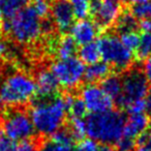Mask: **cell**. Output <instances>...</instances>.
Here are the masks:
<instances>
[{"instance_id":"obj_1","label":"cell","mask_w":151,"mask_h":151,"mask_svg":"<svg viewBox=\"0 0 151 151\" xmlns=\"http://www.w3.org/2000/svg\"><path fill=\"white\" fill-rule=\"evenodd\" d=\"M35 132L42 136H52L65 122L67 107L65 96L38 97L30 111Z\"/></svg>"},{"instance_id":"obj_2","label":"cell","mask_w":151,"mask_h":151,"mask_svg":"<svg viewBox=\"0 0 151 151\" xmlns=\"http://www.w3.org/2000/svg\"><path fill=\"white\" fill-rule=\"evenodd\" d=\"M85 120L87 136L101 144H116L123 134L125 116L120 111L90 114Z\"/></svg>"},{"instance_id":"obj_3","label":"cell","mask_w":151,"mask_h":151,"mask_svg":"<svg viewBox=\"0 0 151 151\" xmlns=\"http://www.w3.org/2000/svg\"><path fill=\"white\" fill-rule=\"evenodd\" d=\"M36 94L34 79L21 71L9 73L0 82V107L16 109L26 105Z\"/></svg>"},{"instance_id":"obj_4","label":"cell","mask_w":151,"mask_h":151,"mask_svg":"<svg viewBox=\"0 0 151 151\" xmlns=\"http://www.w3.org/2000/svg\"><path fill=\"white\" fill-rule=\"evenodd\" d=\"M42 20L32 5H27L2 25L3 29L21 45L36 42L42 33Z\"/></svg>"},{"instance_id":"obj_5","label":"cell","mask_w":151,"mask_h":151,"mask_svg":"<svg viewBox=\"0 0 151 151\" xmlns=\"http://www.w3.org/2000/svg\"><path fill=\"white\" fill-rule=\"evenodd\" d=\"M97 44L101 50V58L110 66L118 71L128 70L132 67L134 60V52L126 49L116 34H105Z\"/></svg>"},{"instance_id":"obj_6","label":"cell","mask_w":151,"mask_h":151,"mask_svg":"<svg viewBox=\"0 0 151 151\" xmlns=\"http://www.w3.org/2000/svg\"><path fill=\"white\" fill-rule=\"evenodd\" d=\"M51 71L55 76L59 86L73 89L78 87L84 79L85 65L80 58L73 56L55 61L51 65Z\"/></svg>"},{"instance_id":"obj_7","label":"cell","mask_w":151,"mask_h":151,"mask_svg":"<svg viewBox=\"0 0 151 151\" xmlns=\"http://www.w3.org/2000/svg\"><path fill=\"white\" fill-rule=\"evenodd\" d=\"M149 89V82L145 78L143 71L139 69H130L123 76L122 92L116 99V103L119 107L126 109V107L132 101L146 99Z\"/></svg>"},{"instance_id":"obj_8","label":"cell","mask_w":151,"mask_h":151,"mask_svg":"<svg viewBox=\"0 0 151 151\" xmlns=\"http://www.w3.org/2000/svg\"><path fill=\"white\" fill-rule=\"evenodd\" d=\"M4 136L15 141L30 140L35 134V128L30 115L20 109H11L3 119Z\"/></svg>"},{"instance_id":"obj_9","label":"cell","mask_w":151,"mask_h":151,"mask_svg":"<svg viewBox=\"0 0 151 151\" xmlns=\"http://www.w3.org/2000/svg\"><path fill=\"white\" fill-rule=\"evenodd\" d=\"M81 99L87 111L91 114L112 110L114 105V101L103 90V88L93 83H89L83 87L81 90Z\"/></svg>"},{"instance_id":"obj_10","label":"cell","mask_w":151,"mask_h":151,"mask_svg":"<svg viewBox=\"0 0 151 151\" xmlns=\"http://www.w3.org/2000/svg\"><path fill=\"white\" fill-rule=\"evenodd\" d=\"M122 13V4L115 0H92L91 14L99 28H110L116 24Z\"/></svg>"},{"instance_id":"obj_11","label":"cell","mask_w":151,"mask_h":151,"mask_svg":"<svg viewBox=\"0 0 151 151\" xmlns=\"http://www.w3.org/2000/svg\"><path fill=\"white\" fill-rule=\"evenodd\" d=\"M51 20L54 26L61 32H66L71 28L75 21L69 0H54L50 9Z\"/></svg>"},{"instance_id":"obj_12","label":"cell","mask_w":151,"mask_h":151,"mask_svg":"<svg viewBox=\"0 0 151 151\" xmlns=\"http://www.w3.org/2000/svg\"><path fill=\"white\" fill-rule=\"evenodd\" d=\"M69 30H70V36L76 42V44L83 46L94 42L99 35V27L95 24V22L83 19L79 20L77 23H73Z\"/></svg>"},{"instance_id":"obj_13","label":"cell","mask_w":151,"mask_h":151,"mask_svg":"<svg viewBox=\"0 0 151 151\" xmlns=\"http://www.w3.org/2000/svg\"><path fill=\"white\" fill-rule=\"evenodd\" d=\"M36 94L38 97H52L57 95L59 84L51 69H42L36 76Z\"/></svg>"},{"instance_id":"obj_14","label":"cell","mask_w":151,"mask_h":151,"mask_svg":"<svg viewBox=\"0 0 151 151\" xmlns=\"http://www.w3.org/2000/svg\"><path fill=\"white\" fill-rule=\"evenodd\" d=\"M149 117L145 113L129 114L128 118L125 120L122 136L138 140L141 136L145 134L148 129Z\"/></svg>"},{"instance_id":"obj_15","label":"cell","mask_w":151,"mask_h":151,"mask_svg":"<svg viewBox=\"0 0 151 151\" xmlns=\"http://www.w3.org/2000/svg\"><path fill=\"white\" fill-rule=\"evenodd\" d=\"M111 73V66L105 61H97L85 67L84 79L88 83H93L103 81L106 77Z\"/></svg>"},{"instance_id":"obj_16","label":"cell","mask_w":151,"mask_h":151,"mask_svg":"<svg viewBox=\"0 0 151 151\" xmlns=\"http://www.w3.org/2000/svg\"><path fill=\"white\" fill-rule=\"evenodd\" d=\"M101 87L113 101H116L122 92V79L119 76L110 73L101 81Z\"/></svg>"},{"instance_id":"obj_17","label":"cell","mask_w":151,"mask_h":151,"mask_svg":"<svg viewBox=\"0 0 151 151\" xmlns=\"http://www.w3.org/2000/svg\"><path fill=\"white\" fill-rule=\"evenodd\" d=\"M55 53L58 59L73 57L77 53V44L70 35L62 36L55 46Z\"/></svg>"},{"instance_id":"obj_18","label":"cell","mask_w":151,"mask_h":151,"mask_svg":"<svg viewBox=\"0 0 151 151\" xmlns=\"http://www.w3.org/2000/svg\"><path fill=\"white\" fill-rule=\"evenodd\" d=\"M79 58L84 64L86 63L88 65L99 61V59H101V50H99V44L95 42H92L81 46V48L79 49Z\"/></svg>"},{"instance_id":"obj_19","label":"cell","mask_w":151,"mask_h":151,"mask_svg":"<svg viewBox=\"0 0 151 151\" xmlns=\"http://www.w3.org/2000/svg\"><path fill=\"white\" fill-rule=\"evenodd\" d=\"M67 114L70 118H85L87 109L81 97H73L71 95L65 96Z\"/></svg>"},{"instance_id":"obj_20","label":"cell","mask_w":151,"mask_h":151,"mask_svg":"<svg viewBox=\"0 0 151 151\" xmlns=\"http://www.w3.org/2000/svg\"><path fill=\"white\" fill-rule=\"evenodd\" d=\"M29 0H0V9L6 19L13 17L22 9L27 6Z\"/></svg>"},{"instance_id":"obj_21","label":"cell","mask_w":151,"mask_h":151,"mask_svg":"<svg viewBox=\"0 0 151 151\" xmlns=\"http://www.w3.org/2000/svg\"><path fill=\"white\" fill-rule=\"evenodd\" d=\"M75 18L79 20L87 19L91 14L92 0H69Z\"/></svg>"},{"instance_id":"obj_22","label":"cell","mask_w":151,"mask_h":151,"mask_svg":"<svg viewBox=\"0 0 151 151\" xmlns=\"http://www.w3.org/2000/svg\"><path fill=\"white\" fill-rule=\"evenodd\" d=\"M136 56L139 61H144L151 56V32L140 35V42L136 50Z\"/></svg>"},{"instance_id":"obj_23","label":"cell","mask_w":151,"mask_h":151,"mask_svg":"<svg viewBox=\"0 0 151 151\" xmlns=\"http://www.w3.org/2000/svg\"><path fill=\"white\" fill-rule=\"evenodd\" d=\"M68 130L75 140H84L87 136L86 120L85 118H70Z\"/></svg>"},{"instance_id":"obj_24","label":"cell","mask_w":151,"mask_h":151,"mask_svg":"<svg viewBox=\"0 0 151 151\" xmlns=\"http://www.w3.org/2000/svg\"><path fill=\"white\" fill-rule=\"evenodd\" d=\"M116 24H117V28L120 32L136 30V28L138 27V21L132 15L130 12H122Z\"/></svg>"},{"instance_id":"obj_25","label":"cell","mask_w":151,"mask_h":151,"mask_svg":"<svg viewBox=\"0 0 151 151\" xmlns=\"http://www.w3.org/2000/svg\"><path fill=\"white\" fill-rule=\"evenodd\" d=\"M119 40L126 49L134 52V51L137 50V48L139 46V42H140V34L136 30L123 31V32H120Z\"/></svg>"},{"instance_id":"obj_26","label":"cell","mask_w":151,"mask_h":151,"mask_svg":"<svg viewBox=\"0 0 151 151\" xmlns=\"http://www.w3.org/2000/svg\"><path fill=\"white\" fill-rule=\"evenodd\" d=\"M129 12L137 20L151 19V0L138 4H132Z\"/></svg>"},{"instance_id":"obj_27","label":"cell","mask_w":151,"mask_h":151,"mask_svg":"<svg viewBox=\"0 0 151 151\" xmlns=\"http://www.w3.org/2000/svg\"><path fill=\"white\" fill-rule=\"evenodd\" d=\"M73 145L62 144L54 141L53 139L46 141L40 147V151H73Z\"/></svg>"},{"instance_id":"obj_28","label":"cell","mask_w":151,"mask_h":151,"mask_svg":"<svg viewBox=\"0 0 151 151\" xmlns=\"http://www.w3.org/2000/svg\"><path fill=\"white\" fill-rule=\"evenodd\" d=\"M115 145L116 151H134L138 143H137V140H134V139L122 136Z\"/></svg>"},{"instance_id":"obj_29","label":"cell","mask_w":151,"mask_h":151,"mask_svg":"<svg viewBox=\"0 0 151 151\" xmlns=\"http://www.w3.org/2000/svg\"><path fill=\"white\" fill-rule=\"evenodd\" d=\"M32 6H33L34 11L36 12V14L42 19H46L50 15L51 4H49L47 0H35L34 3L32 4Z\"/></svg>"},{"instance_id":"obj_30","label":"cell","mask_w":151,"mask_h":151,"mask_svg":"<svg viewBox=\"0 0 151 151\" xmlns=\"http://www.w3.org/2000/svg\"><path fill=\"white\" fill-rule=\"evenodd\" d=\"M146 110H147V106H146V99H145L132 101V103H130L126 107V111L128 112V114L145 113Z\"/></svg>"},{"instance_id":"obj_31","label":"cell","mask_w":151,"mask_h":151,"mask_svg":"<svg viewBox=\"0 0 151 151\" xmlns=\"http://www.w3.org/2000/svg\"><path fill=\"white\" fill-rule=\"evenodd\" d=\"M0 151H18V146L6 136H0Z\"/></svg>"},{"instance_id":"obj_32","label":"cell","mask_w":151,"mask_h":151,"mask_svg":"<svg viewBox=\"0 0 151 151\" xmlns=\"http://www.w3.org/2000/svg\"><path fill=\"white\" fill-rule=\"evenodd\" d=\"M97 144L95 141L91 139H84L76 147L73 151H96Z\"/></svg>"},{"instance_id":"obj_33","label":"cell","mask_w":151,"mask_h":151,"mask_svg":"<svg viewBox=\"0 0 151 151\" xmlns=\"http://www.w3.org/2000/svg\"><path fill=\"white\" fill-rule=\"evenodd\" d=\"M18 151H40V149L32 140H25L18 146Z\"/></svg>"},{"instance_id":"obj_34","label":"cell","mask_w":151,"mask_h":151,"mask_svg":"<svg viewBox=\"0 0 151 151\" xmlns=\"http://www.w3.org/2000/svg\"><path fill=\"white\" fill-rule=\"evenodd\" d=\"M143 73L149 82V84H151V56L145 59L143 62Z\"/></svg>"},{"instance_id":"obj_35","label":"cell","mask_w":151,"mask_h":151,"mask_svg":"<svg viewBox=\"0 0 151 151\" xmlns=\"http://www.w3.org/2000/svg\"><path fill=\"white\" fill-rule=\"evenodd\" d=\"M138 27L143 33H149V32H151V19L139 20Z\"/></svg>"},{"instance_id":"obj_36","label":"cell","mask_w":151,"mask_h":151,"mask_svg":"<svg viewBox=\"0 0 151 151\" xmlns=\"http://www.w3.org/2000/svg\"><path fill=\"white\" fill-rule=\"evenodd\" d=\"M9 53V45L4 40L0 38V58H3Z\"/></svg>"},{"instance_id":"obj_37","label":"cell","mask_w":151,"mask_h":151,"mask_svg":"<svg viewBox=\"0 0 151 151\" xmlns=\"http://www.w3.org/2000/svg\"><path fill=\"white\" fill-rule=\"evenodd\" d=\"M96 151H116V149L111 144H101L97 145Z\"/></svg>"},{"instance_id":"obj_38","label":"cell","mask_w":151,"mask_h":151,"mask_svg":"<svg viewBox=\"0 0 151 151\" xmlns=\"http://www.w3.org/2000/svg\"><path fill=\"white\" fill-rule=\"evenodd\" d=\"M146 106H147V111L150 112L151 113V88L149 89L148 91V94L146 96Z\"/></svg>"},{"instance_id":"obj_39","label":"cell","mask_w":151,"mask_h":151,"mask_svg":"<svg viewBox=\"0 0 151 151\" xmlns=\"http://www.w3.org/2000/svg\"><path fill=\"white\" fill-rule=\"evenodd\" d=\"M134 151H151V149L149 148V147L145 146V145H141V146L139 147L137 150H134Z\"/></svg>"},{"instance_id":"obj_40","label":"cell","mask_w":151,"mask_h":151,"mask_svg":"<svg viewBox=\"0 0 151 151\" xmlns=\"http://www.w3.org/2000/svg\"><path fill=\"white\" fill-rule=\"evenodd\" d=\"M132 4H138V3H142L145 2V1H148V0H128Z\"/></svg>"},{"instance_id":"obj_41","label":"cell","mask_w":151,"mask_h":151,"mask_svg":"<svg viewBox=\"0 0 151 151\" xmlns=\"http://www.w3.org/2000/svg\"><path fill=\"white\" fill-rule=\"evenodd\" d=\"M144 145L147 147H149V148L151 149V138L150 137H147V140H146V142H145Z\"/></svg>"},{"instance_id":"obj_42","label":"cell","mask_w":151,"mask_h":151,"mask_svg":"<svg viewBox=\"0 0 151 151\" xmlns=\"http://www.w3.org/2000/svg\"><path fill=\"white\" fill-rule=\"evenodd\" d=\"M2 25H3V14L1 12V9H0V29H1Z\"/></svg>"},{"instance_id":"obj_43","label":"cell","mask_w":151,"mask_h":151,"mask_svg":"<svg viewBox=\"0 0 151 151\" xmlns=\"http://www.w3.org/2000/svg\"><path fill=\"white\" fill-rule=\"evenodd\" d=\"M148 132H149V136L151 138V119H149V124H148Z\"/></svg>"},{"instance_id":"obj_44","label":"cell","mask_w":151,"mask_h":151,"mask_svg":"<svg viewBox=\"0 0 151 151\" xmlns=\"http://www.w3.org/2000/svg\"><path fill=\"white\" fill-rule=\"evenodd\" d=\"M115 1H117V2L121 3V4H123V3H124V2H125L126 0H115Z\"/></svg>"},{"instance_id":"obj_45","label":"cell","mask_w":151,"mask_h":151,"mask_svg":"<svg viewBox=\"0 0 151 151\" xmlns=\"http://www.w3.org/2000/svg\"><path fill=\"white\" fill-rule=\"evenodd\" d=\"M1 125H2V119H1V116H0V128H1Z\"/></svg>"}]
</instances>
